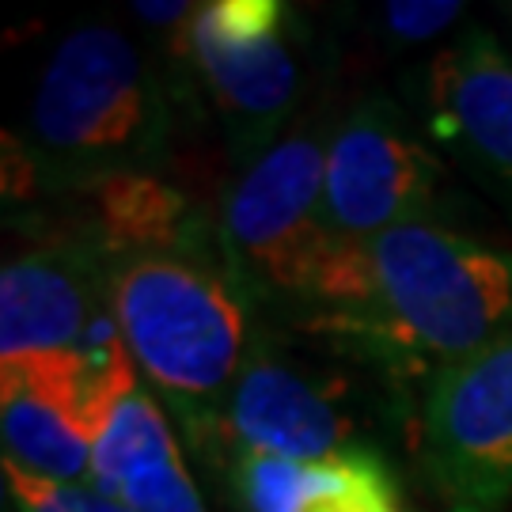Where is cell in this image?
Returning a JSON list of instances; mask_svg holds the SVG:
<instances>
[{"instance_id": "15", "label": "cell", "mask_w": 512, "mask_h": 512, "mask_svg": "<svg viewBox=\"0 0 512 512\" xmlns=\"http://www.w3.org/2000/svg\"><path fill=\"white\" fill-rule=\"evenodd\" d=\"M4 486L19 512H133L122 501L99 494L95 486L50 482L31 471H19L16 463H4Z\"/></svg>"}, {"instance_id": "5", "label": "cell", "mask_w": 512, "mask_h": 512, "mask_svg": "<svg viewBox=\"0 0 512 512\" xmlns=\"http://www.w3.org/2000/svg\"><path fill=\"white\" fill-rule=\"evenodd\" d=\"M190 69L239 167L296 126L304 57L281 0H209L190 23Z\"/></svg>"}, {"instance_id": "12", "label": "cell", "mask_w": 512, "mask_h": 512, "mask_svg": "<svg viewBox=\"0 0 512 512\" xmlns=\"http://www.w3.org/2000/svg\"><path fill=\"white\" fill-rule=\"evenodd\" d=\"M92 202V232L110 258L160 255V251H209L213 236L202 213L164 175H122L84 194Z\"/></svg>"}, {"instance_id": "13", "label": "cell", "mask_w": 512, "mask_h": 512, "mask_svg": "<svg viewBox=\"0 0 512 512\" xmlns=\"http://www.w3.org/2000/svg\"><path fill=\"white\" fill-rule=\"evenodd\" d=\"M365 448L346 452L327 463H300V459L270 456L239 448L228 456V482L243 512H308L319 497L334 494Z\"/></svg>"}, {"instance_id": "10", "label": "cell", "mask_w": 512, "mask_h": 512, "mask_svg": "<svg viewBox=\"0 0 512 512\" xmlns=\"http://www.w3.org/2000/svg\"><path fill=\"white\" fill-rule=\"evenodd\" d=\"M425 133L512 202V54L482 23L463 27L421 73Z\"/></svg>"}, {"instance_id": "14", "label": "cell", "mask_w": 512, "mask_h": 512, "mask_svg": "<svg viewBox=\"0 0 512 512\" xmlns=\"http://www.w3.org/2000/svg\"><path fill=\"white\" fill-rule=\"evenodd\" d=\"M107 497L129 505L133 512H209L194 478L186 471L179 440L171 437L156 452L137 459L126 475L107 490Z\"/></svg>"}, {"instance_id": "16", "label": "cell", "mask_w": 512, "mask_h": 512, "mask_svg": "<svg viewBox=\"0 0 512 512\" xmlns=\"http://www.w3.org/2000/svg\"><path fill=\"white\" fill-rule=\"evenodd\" d=\"M308 512H403V501L391 467L376 448H365L353 463V475L334 494L319 497Z\"/></svg>"}, {"instance_id": "11", "label": "cell", "mask_w": 512, "mask_h": 512, "mask_svg": "<svg viewBox=\"0 0 512 512\" xmlns=\"http://www.w3.org/2000/svg\"><path fill=\"white\" fill-rule=\"evenodd\" d=\"M92 387L88 349L0 357L4 463L50 482L92 486Z\"/></svg>"}, {"instance_id": "3", "label": "cell", "mask_w": 512, "mask_h": 512, "mask_svg": "<svg viewBox=\"0 0 512 512\" xmlns=\"http://www.w3.org/2000/svg\"><path fill=\"white\" fill-rule=\"evenodd\" d=\"M224 251H160L110 262V315L133 365L213 467H228L224 406L258 330Z\"/></svg>"}, {"instance_id": "17", "label": "cell", "mask_w": 512, "mask_h": 512, "mask_svg": "<svg viewBox=\"0 0 512 512\" xmlns=\"http://www.w3.org/2000/svg\"><path fill=\"white\" fill-rule=\"evenodd\" d=\"M467 16V4L459 0H387L376 8V27L391 46H421L433 42L448 27Z\"/></svg>"}, {"instance_id": "4", "label": "cell", "mask_w": 512, "mask_h": 512, "mask_svg": "<svg viewBox=\"0 0 512 512\" xmlns=\"http://www.w3.org/2000/svg\"><path fill=\"white\" fill-rule=\"evenodd\" d=\"M334 122L308 114L239 167L220 205V251L255 308L285 311L330 247L323 228V179Z\"/></svg>"}, {"instance_id": "2", "label": "cell", "mask_w": 512, "mask_h": 512, "mask_svg": "<svg viewBox=\"0 0 512 512\" xmlns=\"http://www.w3.org/2000/svg\"><path fill=\"white\" fill-rule=\"evenodd\" d=\"M175 141V88L114 27L84 23L38 76L27 129L4 137V198L88 194L122 175H160Z\"/></svg>"}, {"instance_id": "8", "label": "cell", "mask_w": 512, "mask_h": 512, "mask_svg": "<svg viewBox=\"0 0 512 512\" xmlns=\"http://www.w3.org/2000/svg\"><path fill=\"white\" fill-rule=\"evenodd\" d=\"M239 448L327 463L372 444L353 387L342 376L304 365L266 334H255L224 406V452L232 456Z\"/></svg>"}, {"instance_id": "9", "label": "cell", "mask_w": 512, "mask_h": 512, "mask_svg": "<svg viewBox=\"0 0 512 512\" xmlns=\"http://www.w3.org/2000/svg\"><path fill=\"white\" fill-rule=\"evenodd\" d=\"M110 262L92 224L8 255L0 270V357L103 342L118 327L110 315Z\"/></svg>"}, {"instance_id": "1", "label": "cell", "mask_w": 512, "mask_h": 512, "mask_svg": "<svg viewBox=\"0 0 512 512\" xmlns=\"http://www.w3.org/2000/svg\"><path fill=\"white\" fill-rule=\"evenodd\" d=\"M277 319L387 380L429 384L512 330V251L440 224L330 239Z\"/></svg>"}, {"instance_id": "7", "label": "cell", "mask_w": 512, "mask_h": 512, "mask_svg": "<svg viewBox=\"0 0 512 512\" xmlns=\"http://www.w3.org/2000/svg\"><path fill=\"white\" fill-rule=\"evenodd\" d=\"M437 190V152L421 141L395 99L368 95L334 122L323 179V228L330 239L433 224Z\"/></svg>"}, {"instance_id": "6", "label": "cell", "mask_w": 512, "mask_h": 512, "mask_svg": "<svg viewBox=\"0 0 512 512\" xmlns=\"http://www.w3.org/2000/svg\"><path fill=\"white\" fill-rule=\"evenodd\" d=\"M418 459L456 512H501L512 501V330L425 384Z\"/></svg>"}]
</instances>
